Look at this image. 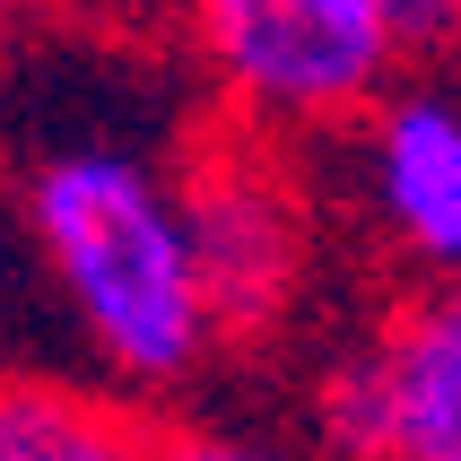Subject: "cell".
<instances>
[{"instance_id": "6da1fadb", "label": "cell", "mask_w": 461, "mask_h": 461, "mask_svg": "<svg viewBox=\"0 0 461 461\" xmlns=\"http://www.w3.org/2000/svg\"><path fill=\"white\" fill-rule=\"evenodd\" d=\"M18 235L113 392L166 401L227 348L166 157L131 140H52L18 175Z\"/></svg>"}, {"instance_id": "7a4b0ae2", "label": "cell", "mask_w": 461, "mask_h": 461, "mask_svg": "<svg viewBox=\"0 0 461 461\" xmlns=\"http://www.w3.org/2000/svg\"><path fill=\"white\" fill-rule=\"evenodd\" d=\"M218 131L296 149L348 140L384 96L461 52V0H183Z\"/></svg>"}, {"instance_id": "3957f363", "label": "cell", "mask_w": 461, "mask_h": 461, "mask_svg": "<svg viewBox=\"0 0 461 461\" xmlns=\"http://www.w3.org/2000/svg\"><path fill=\"white\" fill-rule=\"evenodd\" d=\"M322 444L384 461H461V279L401 287L313 392Z\"/></svg>"}, {"instance_id": "277c9868", "label": "cell", "mask_w": 461, "mask_h": 461, "mask_svg": "<svg viewBox=\"0 0 461 461\" xmlns=\"http://www.w3.org/2000/svg\"><path fill=\"white\" fill-rule=\"evenodd\" d=\"M175 175H183V209H192V235H201V270H209V296H218L227 348L270 339L296 313L305 261H313V218H305L296 175H287V149L218 131Z\"/></svg>"}, {"instance_id": "5b68a950", "label": "cell", "mask_w": 461, "mask_h": 461, "mask_svg": "<svg viewBox=\"0 0 461 461\" xmlns=\"http://www.w3.org/2000/svg\"><path fill=\"white\" fill-rule=\"evenodd\" d=\"M357 166V218L375 253L401 270V287L461 279V78L418 70L401 96H384L348 131Z\"/></svg>"}, {"instance_id": "8992f818", "label": "cell", "mask_w": 461, "mask_h": 461, "mask_svg": "<svg viewBox=\"0 0 461 461\" xmlns=\"http://www.w3.org/2000/svg\"><path fill=\"white\" fill-rule=\"evenodd\" d=\"M166 418L87 375L0 366V461H157Z\"/></svg>"}, {"instance_id": "52a82bcc", "label": "cell", "mask_w": 461, "mask_h": 461, "mask_svg": "<svg viewBox=\"0 0 461 461\" xmlns=\"http://www.w3.org/2000/svg\"><path fill=\"white\" fill-rule=\"evenodd\" d=\"M157 461H296V453H279V444L244 436V427H218V418H166V444H157Z\"/></svg>"}, {"instance_id": "ba28073f", "label": "cell", "mask_w": 461, "mask_h": 461, "mask_svg": "<svg viewBox=\"0 0 461 461\" xmlns=\"http://www.w3.org/2000/svg\"><path fill=\"white\" fill-rule=\"evenodd\" d=\"M18 44H26V0H0V78L18 61Z\"/></svg>"}, {"instance_id": "9c48e42d", "label": "cell", "mask_w": 461, "mask_h": 461, "mask_svg": "<svg viewBox=\"0 0 461 461\" xmlns=\"http://www.w3.org/2000/svg\"><path fill=\"white\" fill-rule=\"evenodd\" d=\"M313 461H384V453H348V444H322Z\"/></svg>"}]
</instances>
